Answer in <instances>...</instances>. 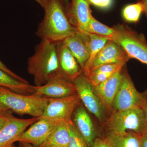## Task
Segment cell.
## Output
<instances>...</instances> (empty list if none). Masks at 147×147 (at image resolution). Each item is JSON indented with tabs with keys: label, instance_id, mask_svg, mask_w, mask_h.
Returning a JSON list of instances; mask_svg holds the SVG:
<instances>
[{
	"label": "cell",
	"instance_id": "obj_6",
	"mask_svg": "<svg viewBox=\"0 0 147 147\" xmlns=\"http://www.w3.org/2000/svg\"><path fill=\"white\" fill-rule=\"evenodd\" d=\"M122 72V78L115 97L112 112L142 108L147 97V91L144 92L138 91L128 73L126 71Z\"/></svg>",
	"mask_w": 147,
	"mask_h": 147
},
{
	"label": "cell",
	"instance_id": "obj_26",
	"mask_svg": "<svg viewBox=\"0 0 147 147\" xmlns=\"http://www.w3.org/2000/svg\"><path fill=\"white\" fill-rule=\"evenodd\" d=\"M90 5L102 9H108L113 5V0H88Z\"/></svg>",
	"mask_w": 147,
	"mask_h": 147
},
{
	"label": "cell",
	"instance_id": "obj_23",
	"mask_svg": "<svg viewBox=\"0 0 147 147\" xmlns=\"http://www.w3.org/2000/svg\"><path fill=\"white\" fill-rule=\"evenodd\" d=\"M144 11L143 4L138 1L135 3L125 6L122 10V16L126 22L136 23L139 21Z\"/></svg>",
	"mask_w": 147,
	"mask_h": 147
},
{
	"label": "cell",
	"instance_id": "obj_29",
	"mask_svg": "<svg viewBox=\"0 0 147 147\" xmlns=\"http://www.w3.org/2000/svg\"><path fill=\"white\" fill-rule=\"evenodd\" d=\"M92 147H113L105 138H97L95 139Z\"/></svg>",
	"mask_w": 147,
	"mask_h": 147
},
{
	"label": "cell",
	"instance_id": "obj_4",
	"mask_svg": "<svg viewBox=\"0 0 147 147\" xmlns=\"http://www.w3.org/2000/svg\"><path fill=\"white\" fill-rule=\"evenodd\" d=\"M104 124L108 132L131 131L142 135L146 131L144 114L141 108L112 112Z\"/></svg>",
	"mask_w": 147,
	"mask_h": 147
},
{
	"label": "cell",
	"instance_id": "obj_2",
	"mask_svg": "<svg viewBox=\"0 0 147 147\" xmlns=\"http://www.w3.org/2000/svg\"><path fill=\"white\" fill-rule=\"evenodd\" d=\"M27 68L28 72L33 77L35 86H42L61 75L57 43L41 40L36 46L34 54L28 59Z\"/></svg>",
	"mask_w": 147,
	"mask_h": 147
},
{
	"label": "cell",
	"instance_id": "obj_24",
	"mask_svg": "<svg viewBox=\"0 0 147 147\" xmlns=\"http://www.w3.org/2000/svg\"><path fill=\"white\" fill-rule=\"evenodd\" d=\"M69 129L70 139L68 147H88L85 139L76 129L73 121L69 122Z\"/></svg>",
	"mask_w": 147,
	"mask_h": 147
},
{
	"label": "cell",
	"instance_id": "obj_15",
	"mask_svg": "<svg viewBox=\"0 0 147 147\" xmlns=\"http://www.w3.org/2000/svg\"><path fill=\"white\" fill-rule=\"evenodd\" d=\"M66 8L67 15L70 24L77 30L86 32L92 16L88 0H71Z\"/></svg>",
	"mask_w": 147,
	"mask_h": 147
},
{
	"label": "cell",
	"instance_id": "obj_36",
	"mask_svg": "<svg viewBox=\"0 0 147 147\" xmlns=\"http://www.w3.org/2000/svg\"><path fill=\"white\" fill-rule=\"evenodd\" d=\"M62 1H63L66 7H67L69 5V3H70L69 0H62Z\"/></svg>",
	"mask_w": 147,
	"mask_h": 147
},
{
	"label": "cell",
	"instance_id": "obj_33",
	"mask_svg": "<svg viewBox=\"0 0 147 147\" xmlns=\"http://www.w3.org/2000/svg\"><path fill=\"white\" fill-rule=\"evenodd\" d=\"M9 110L7 108H6L4 105L2 104L1 102H0V113L7 112V111H9Z\"/></svg>",
	"mask_w": 147,
	"mask_h": 147
},
{
	"label": "cell",
	"instance_id": "obj_32",
	"mask_svg": "<svg viewBox=\"0 0 147 147\" xmlns=\"http://www.w3.org/2000/svg\"><path fill=\"white\" fill-rule=\"evenodd\" d=\"M143 4L144 7V13L147 18V0H138Z\"/></svg>",
	"mask_w": 147,
	"mask_h": 147
},
{
	"label": "cell",
	"instance_id": "obj_11",
	"mask_svg": "<svg viewBox=\"0 0 147 147\" xmlns=\"http://www.w3.org/2000/svg\"><path fill=\"white\" fill-rule=\"evenodd\" d=\"M130 59L125 50L121 45L115 41L109 40L96 57L90 72L103 65L118 64L124 66Z\"/></svg>",
	"mask_w": 147,
	"mask_h": 147
},
{
	"label": "cell",
	"instance_id": "obj_8",
	"mask_svg": "<svg viewBox=\"0 0 147 147\" xmlns=\"http://www.w3.org/2000/svg\"><path fill=\"white\" fill-rule=\"evenodd\" d=\"M81 101L77 93L60 98H49L48 104L39 118H45L70 121H72V115L81 104Z\"/></svg>",
	"mask_w": 147,
	"mask_h": 147
},
{
	"label": "cell",
	"instance_id": "obj_12",
	"mask_svg": "<svg viewBox=\"0 0 147 147\" xmlns=\"http://www.w3.org/2000/svg\"><path fill=\"white\" fill-rule=\"evenodd\" d=\"M123 77L122 69L113 74L110 78L96 86L93 90L107 113H112L115 97Z\"/></svg>",
	"mask_w": 147,
	"mask_h": 147
},
{
	"label": "cell",
	"instance_id": "obj_35",
	"mask_svg": "<svg viewBox=\"0 0 147 147\" xmlns=\"http://www.w3.org/2000/svg\"><path fill=\"white\" fill-rule=\"evenodd\" d=\"M21 143V147H37L34 146L30 144H26V143Z\"/></svg>",
	"mask_w": 147,
	"mask_h": 147
},
{
	"label": "cell",
	"instance_id": "obj_28",
	"mask_svg": "<svg viewBox=\"0 0 147 147\" xmlns=\"http://www.w3.org/2000/svg\"><path fill=\"white\" fill-rule=\"evenodd\" d=\"M0 69L21 82H24V83H29L26 80L23 79L22 77H20V76L14 73L13 71H11L8 67H7L2 62L1 60H0Z\"/></svg>",
	"mask_w": 147,
	"mask_h": 147
},
{
	"label": "cell",
	"instance_id": "obj_10",
	"mask_svg": "<svg viewBox=\"0 0 147 147\" xmlns=\"http://www.w3.org/2000/svg\"><path fill=\"white\" fill-rule=\"evenodd\" d=\"M34 94L47 98H60L77 93L74 82L61 75L40 86H34Z\"/></svg>",
	"mask_w": 147,
	"mask_h": 147
},
{
	"label": "cell",
	"instance_id": "obj_31",
	"mask_svg": "<svg viewBox=\"0 0 147 147\" xmlns=\"http://www.w3.org/2000/svg\"><path fill=\"white\" fill-rule=\"evenodd\" d=\"M141 147H147V133L146 132L141 137Z\"/></svg>",
	"mask_w": 147,
	"mask_h": 147
},
{
	"label": "cell",
	"instance_id": "obj_38",
	"mask_svg": "<svg viewBox=\"0 0 147 147\" xmlns=\"http://www.w3.org/2000/svg\"></svg>",
	"mask_w": 147,
	"mask_h": 147
},
{
	"label": "cell",
	"instance_id": "obj_3",
	"mask_svg": "<svg viewBox=\"0 0 147 147\" xmlns=\"http://www.w3.org/2000/svg\"><path fill=\"white\" fill-rule=\"evenodd\" d=\"M49 98L34 94H20L0 87V102L6 108L20 115H28L33 117H41Z\"/></svg>",
	"mask_w": 147,
	"mask_h": 147
},
{
	"label": "cell",
	"instance_id": "obj_20",
	"mask_svg": "<svg viewBox=\"0 0 147 147\" xmlns=\"http://www.w3.org/2000/svg\"><path fill=\"white\" fill-rule=\"evenodd\" d=\"M0 87L22 94H33L35 91L34 86L21 82L1 69Z\"/></svg>",
	"mask_w": 147,
	"mask_h": 147
},
{
	"label": "cell",
	"instance_id": "obj_16",
	"mask_svg": "<svg viewBox=\"0 0 147 147\" xmlns=\"http://www.w3.org/2000/svg\"><path fill=\"white\" fill-rule=\"evenodd\" d=\"M57 48L60 74L74 82L82 73V69L63 41L57 43Z\"/></svg>",
	"mask_w": 147,
	"mask_h": 147
},
{
	"label": "cell",
	"instance_id": "obj_1",
	"mask_svg": "<svg viewBox=\"0 0 147 147\" xmlns=\"http://www.w3.org/2000/svg\"><path fill=\"white\" fill-rule=\"evenodd\" d=\"M44 17L38 24L36 34L41 40L57 42L73 35L77 29L69 21L62 0H46Z\"/></svg>",
	"mask_w": 147,
	"mask_h": 147
},
{
	"label": "cell",
	"instance_id": "obj_21",
	"mask_svg": "<svg viewBox=\"0 0 147 147\" xmlns=\"http://www.w3.org/2000/svg\"><path fill=\"white\" fill-rule=\"evenodd\" d=\"M90 38V54L89 57L82 70V73L86 77L89 75L93 62L100 50L109 40L106 37L89 34Z\"/></svg>",
	"mask_w": 147,
	"mask_h": 147
},
{
	"label": "cell",
	"instance_id": "obj_34",
	"mask_svg": "<svg viewBox=\"0 0 147 147\" xmlns=\"http://www.w3.org/2000/svg\"><path fill=\"white\" fill-rule=\"evenodd\" d=\"M34 1H36L42 7V8L44 7L46 0H34Z\"/></svg>",
	"mask_w": 147,
	"mask_h": 147
},
{
	"label": "cell",
	"instance_id": "obj_25",
	"mask_svg": "<svg viewBox=\"0 0 147 147\" xmlns=\"http://www.w3.org/2000/svg\"><path fill=\"white\" fill-rule=\"evenodd\" d=\"M123 66V65L118 64H108L103 65L91 71L89 76L90 74H96L99 73H115L117 71L121 70Z\"/></svg>",
	"mask_w": 147,
	"mask_h": 147
},
{
	"label": "cell",
	"instance_id": "obj_5",
	"mask_svg": "<svg viewBox=\"0 0 147 147\" xmlns=\"http://www.w3.org/2000/svg\"><path fill=\"white\" fill-rule=\"evenodd\" d=\"M115 34L111 40L123 48L130 59L147 65V41L144 36L124 24L114 27Z\"/></svg>",
	"mask_w": 147,
	"mask_h": 147
},
{
	"label": "cell",
	"instance_id": "obj_27",
	"mask_svg": "<svg viewBox=\"0 0 147 147\" xmlns=\"http://www.w3.org/2000/svg\"><path fill=\"white\" fill-rule=\"evenodd\" d=\"M13 116L12 112L10 110L0 113V130L5 126L9 119Z\"/></svg>",
	"mask_w": 147,
	"mask_h": 147
},
{
	"label": "cell",
	"instance_id": "obj_19",
	"mask_svg": "<svg viewBox=\"0 0 147 147\" xmlns=\"http://www.w3.org/2000/svg\"><path fill=\"white\" fill-rule=\"evenodd\" d=\"M142 135L134 131L108 132L106 139L113 147H141Z\"/></svg>",
	"mask_w": 147,
	"mask_h": 147
},
{
	"label": "cell",
	"instance_id": "obj_14",
	"mask_svg": "<svg viewBox=\"0 0 147 147\" xmlns=\"http://www.w3.org/2000/svg\"><path fill=\"white\" fill-rule=\"evenodd\" d=\"M38 119V118L36 117L18 119L13 116L0 130V147L12 146L27 127Z\"/></svg>",
	"mask_w": 147,
	"mask_h": 147
},
{
	"label": "cell",
	"instance_id": "obj_9",
	"mask_svg": "<svg viewBox=\"0 0 147 147\" xmlns=\"http://www.w3.org/2000/svg\"><path fill=\"white\" fill-rule=\"evenodd\" d=\"M60 121L53 119L39 118L21 134L17 142L39 147L55 130Z\"/></svg>",
	"mask_w": 147,
	"mask_h": 147
},
{
	"label": "cell",
	"instance_id": "obj_37",
	"mask_svg": "<svg viewBox=\"0 0 147 147\" xmlns=\"http://www.w3.org/2000/svg\"><path fill=\"white\" fill-rule=\"evenodd\" d=\"M9 147H15L14 146H13V145H12V146H10Z\"/></svg>",
	"mask_w": 147,
	"mask_h": 147
},
{
	"label": "cell",
	"instance_id": "obj_18",
	"mask_svg": "<svg viewBox=\"0 0 147 147\" xmlns=\"http://www.w3.org/2000/svg\"><path fill=\"white\" fill-rule=\"evenodd\" d=\"M71 121H61L55 130L38 147H68L70 139L69 123Z\"/></svg>",
	"mask_w": 147,
	"mask_h": 147
},
{
	"label": "cell",
	"instance_id": "obj_22",
	"mask_svg": "<svg viewBox=\"0 0 147 147\" xmlns=\"http://www.w3.org/2000/svg\"><path fill=\"white\" fill-rule=\"evenodd\" d=\"M87 32L106 37L111 40L115 34V30L114 27L110 28L102 24L92 16L88 25Z\"/></svg>",
	"mask_w": 147,
	"mask_h": 147
},
{
	"label": "cell",
	"instance_id": "obj_7",
	"mask_svg": "<svg viewBox=\"0 0 147 147\" xmlns=\"http://www.w3.org/2000/svg\"><path fill=\"white\" fill-rule=\"evenodd\" d=\"M76 86V92L81 101L87 110L92 113L101 123L107 121V111L94 90L92 84L88 79L82 73L74 82Z\"/></svg>",
	"mask_w": 147,
	"mask_h": 147
},
{
	"label": "cell",
	"instance_id": "obj_30",
	"mask_svg": "<svg viewBox=\"0 0 147 147\" xmlns=\"http://www.w3.org/2000/svg\"><path fill=\"white\" fill-rule=\"evenodd\" d=\"M142 109L144 111V114L146 123V132L147 133V96L146 100H145L144 103L142 106Z\"/></svg>",
	"mask_w": 147,
	"mask_h": 147
},
{
	"label": "cell",
	"instance_id": "obj_13",
	"mask_svg": "<svg viewBox=\"0 0 147 147\" xmlns=\"http://www.w3.org/2000/svg\"><path fill=\"white\" fill-rule=\"evenodd\" d=\"M63 42L71 51L83 70L89 57V34L78 30Z\"/></svg>",
	"mask_w": 147,
	"mask_h": 147
},
{
	"label": "cell",
	"instance_id": "obj_17",
	"mask_svg": "<svg viewBox=\"0 0 147 147\" xmlns=\"http://www.w3.org/2000/svg\"><path fill=\"white\" fill-rule=\"evenodd\" d=\"M74 125L88 147H92L96 139L95 128L90 115L86 109L80 104L73 114Z\"/></svg>",
	"mask_w": 147,
	"mask_h": 147
}]
</instances>
